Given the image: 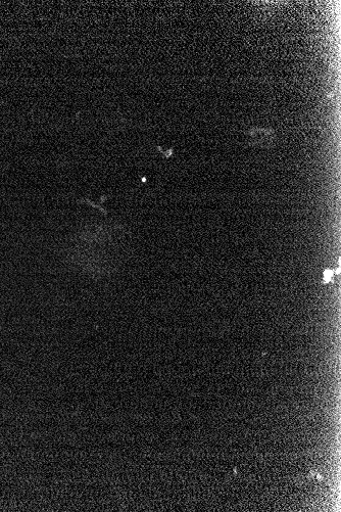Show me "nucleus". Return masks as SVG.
Returning a JSON list of instances; mask_svg holds the SVG:
<instances>
[{
  "instance_id": "obj_1",
  "label": "nucleus",
  "mask_w": 341,
  "mask_h": 512,
  "mask_svg": "<svg viewBox=\"0 0 341 512\" xmlns=\"http://www.w3.org/2000/svg\"><path fill=\"white\" fill-rule=\"evenodd\" d=\"M121 239L114 242V235L107 234L90 235L83 234L72 241V246L67 249V256L71 263L89 272H103L110 266L117 265L122 255Z\"/></svg>"
},
{
  "instance_id": "obj_2",
  "label": "nucleus",
  "mask_w": 341,
  "mask_h": 512,
  "mask_svg": "<svg viewBox=\"0 0 341 512\" xmlns=\"http://www.w3.org/2000/svg\"><path fill=\"white\" fill-rule=\"evenodd\" d=\"M249 135L252 146L268 149L274 145L275 133L272 129L253 128Z\"/></svg>"
}]
</instances>
